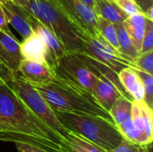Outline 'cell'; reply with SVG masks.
I'll return each instance as SVG.
<instances>
[{"instance_id":"cell-1","label":"cell","mask_w":153,"mask_h":152,"mask_svg":"<svg viewBox=\"0 0 153 152\" xmlns=\"http://www.w3.org/2000/svg\"><path fill=\"white\" fill-rule=\"evenodd\" d=\"M62 137L39 118L9 84L0 85V142L61 152Z\"/></svg>"},{"instance_id":"cell-2","label":"cell","mask_w":153,"mask_h":152,"mask_svg":"<svg viewBox=\"0 0 153 152\" xmlns=\"http://www.w3.org/2000/svg\"><path fill=\"white\" fill-rule=\"evenodd\" d=\"M31 85L54 111L97 116L113 122L109 113L98 103L92 94L65 79L55 75L50 82Z\"/></svg>"},{"instance_id":"cell-3","label":"cell","mask_w":153,"mask_h":152,"mask_svg":"<svg viewBox=\"0 0 153 152\" xmlns=\"http://www.w3.org/2000/svg\"><path fill=\"white\" fill-rule=\"evenodd\" d=\"M13 2L47 26L57 37L66 52H83L81 33L69 22L56 0H13Z\"/></svg>"},{"instance_id":"cell-4","label":"cell","mask_w":153,"mask_h":152,"mask_svg":"<svg viewBox=\"0 0 153 152\" xmlns=\"http://www.w3.org/2000/svg\"><path fill=\"white\" fill-rule=\"evenodd\" d=\"M54 112L68 131L85 138L106 151L116 148L124 140L114 122L101 116L62 111Z\"/></svg>"},{"instance_id":"cell-5","label":"cell","mask_w":153,"mask_h":152,"mask_svg":"<svg viewBox=\"0 0 153 152\" xmlns=\"http://www.w3.org/2000/svg\"><path fill=\"white\" fill-rule=\"evenodd\" d=\"M55 75L65 79L93 95L99 76L88 56L78 52H65L52 68Z\"/></svg>"},{"instance_id":"cell-6","label":"cell","mask_w":153,"mask_h":152,"mask_svg":"<svg viewBox=\"0 0 153 152\" xmlns=\"http://www.w3.org/2000/svg\"><path fill=\"white\" fill-rule=\"evenodd\" d=\"M9 86L25 103V105L45 124L53 129L62 139L68 133V130L61 124L46 99L29 82L19 76L13 80Z\"/></svg>"},{"instance_id":"cell-7","label":"cell","mask_w":153,"mask_h":152,"mask_svg":"<svg viewBox=\"0 0 153 152\" xmlns=\"http://www.w3.org/2000/svg\"><path fill=\"white\" fill-rule=\"evenodd\" d=\"M83 45L82 54L109 67L118 73L125 67H133V61L126 58L99 34L95 37L81 34Z\"/></svg>"},{"instance_id":"cell-8","label":"cell","mask_w":153,"mask_h":152,"mask_svg":"<svg viewBox=\"0 0 153 152\" xmlns=\"http://www.w3.org/2000/svg\"><path fill=\"white\" fill-rule=\"evenodd\" d=\"M73 26L81 34L99 35L98 16L93 9L81 0H56Z\"/></svg>"},{"instance_id":"cell-9","label":"cell","mask_w":153,"mask_h":152,"mask_svg":"<svg viewBox=\"0 0 153 152\" xmlns=\"http://www.w3.org/2000/svg\"><path fill=\"white\" fill-rule=\"evenodd\" d=\"M131 119L139 135L140 145H152L153 140V108L143 100H133Z\"/></svg>"},{"instance_id":"cell-10","label":"cell","mask_w":153,"mask_h":152,"mask_svg":"<svg viewBox=\"0 0 153 152\" xmlns=\"http://www.w3.org/2000/svg\"><path fill=\"white\" fill-rule=\"evenodd\" d=\"M33 31L39 35L46 44L48 49V65L52 69L56 62L66 52L65 47L57 37L42 22L29 14Z\"/></svg>"},{"instance_id":"cell-11","label":"cell","mask_w":153,"mask_h":152,"mask_svg":"<svg viewBox=\"0 0 153 152\" xmlns=\"http://www.w3.org/2000/svg\"><path fill=\"white\" fill-rule=\"evenodd\" d=\"M17 76L30 84H34L50 82L54 79L55 74L47 65L22 59L18 67Z\"/></svg>"},{"instance_id":"cell-12","label":"cell","mask_w":153,"mask_h":152,"mask_svg":"<svg viewBox=\"0 0 153 152\" xmlns=\"http://www.w3.org/2000/svg\"><path fill=\"white\" fill-rule=\"evenodd\" d=\"M20 44L12 32L0 30V59L16 74L22 60Z\"/></svg>"},{"instance_id":"cell-13","label":"cell","mask_w":153,"mask_h":152,"mask_svg":"<svg viewBox=\"0 0 153 152\" xmlns=\"http://www.w3.org/2000/svg\"><path fill=\"white\" fill-rule=\"evenodd\" d=\"M2 7L6 15L8 23H10L23 39L29 37L34 32L30 22L29 14L21 6L13 1H10L3 4Z\"/></svg>"},{"instance_id":"cell-14","label":"cell","mask_w":153,"mask_h":152,"mask_svg":"<svg viewBox=\"0 0 153 152\" xmlns=\"http://www.w3.org/2000/svg\"><path fill=\"white\" fill-rule=\"evenodd\" d=\"M20 50L22 59L48 65V49L45 42L37 33L33 32L23 39V41L20 44Z\"/></svg>"},{"instance_id":"cell-15","label":"cell","mask_w":153,"mask_h":152,"mask_svg":"<svg viewBox=\"0 0 153 152\" xmlns=\"http://www.w3.org/2000/svg\"><path fill=\"white\" fill-rule=\"evenodd\" d=\"M117 75L122 87L132 100H143V86L133 67L123 68Z\"/></svg>"},{"instance_id":"cell-16","label":"cell","mask_w":153,"mask_h":152,"mask_svg":"<svg viewBox=\"0 0 153 152\" xmlns=\"http://www.w3.org/2000/svg\"><path fill=\"white\" fill-rule=\"evenodd\" d=\"M146 21L143 13H138L130 16L124 21L123 25L126 30L134 47L138 52H140L143 35L145 32Z\"/></svg>"},{"instance_id":"cell-17","label":"cell","mask_w":153,"mask_h":152,"mask_svg":"<svg viewBox=\"0 0 153 152\" xmlns=\"http://www.w3.org/2000/svg\"><path fill=\"white\" fill-rule=\"evenodd\" d=\"M61 152H106V151L85 138L69 131L63 138Z\"/></svg>"},{"instance_id":"cell-18","label":"cell","mask_w":153,"mask_h":152,"mask_svg":"<svg viewBox=\"0 0 153 152\" xmlns=\"http://www.w3.org/2000/svg\"><path fill=\"white\" fill-rule=\"evenodd\" d=\"M93 11L96 15L101 17L113 24L123 23L127 15L111 0H95Z\"/></svg>"},{"instance_id":"cell-19","label":"cell","mask_w":153,"mask_h":152,"mask_svg":"<svg viewBox=\"0 0 153 152\" xmlns=\"http://www.w3.org/2000/svg\"><path fill=\"white\" fill-rule=\"evenodd\" d=\"M132 102L133 100L127 97L121 96L113 103L109 108L108 113L117 126L131 117Z\"/></svg>"},{"instance_id":"cell-20","label":"cell","mask_w":153,"mask_h":152,"mask_svg":"<svg viewBox=\"0 0 153 152\" xmlns=\"http://www.w3.org/2000/svg\"><path fill=\"white\" fill-rule=\"evenodd\" d=\"M117 35V40H118V46H119V53H121L123 56H125L129 60L133 61L139 55V52L134 47L126 30L125 29L123 23L115 24Z\"/></svg>"},{"instance_id":"cell-21","label":"cell","mask_w":153,"mask_h":152,"mask_svg":"<svg viewBox=\"0 0 153 152\" xmlns=\"http://www.w3.org/2000/svg\"><path fill=\"white\" fill-rule=\"evenodd\" d=\"M98 31L104 40L118 51L119 46L115 24L98 16Z\"/></svg>"},{"instance_id":"cell-22","label":"cell","mask_w":153,"mask_h":152,"mask_svg":"<svg viewBox=\"0 0 153 152\" xmlns=\"http://www.w3.org/2000/svg\"><path fill=\"white\" fill-rule=\"evenodd\" d=\"M137 75L142 81L143 90H144V97L143 101L150 107L153 108V76L152 74L147 73L145 72L134 69Z\"/></svg>"},{"instance_id":"cell-23","label":"cell","mask_w":153,"mask_h":152,"mask_svg":"<svg viewBox=\"0 0 153 152\" xmlns=\"http://www.w3.org/2000/svg\"><path fill=\"white\" fill-rule=\"evenodd\" d=\"M133 68L145 72L147 73H153V49L147 52L140 53L133 62Z\"/></svg>"},{"instance_id":"cell-24","label":"cell","mask_w":153,"mask_h":152,"mask_svg":"<svg viewBox=\"0 0 153 152\" xmlns=\"http://www.w3.org/2000/svg\"><path fill=\"white\" fill-rule=\"evenodd\" d=\"M106 152H151V145H140L124 139L116 148Z\"/></svg>"},{"instance_id":"cell-25","label":"cell","mask_w":153,"mask_h":152,"mask_svg":"<svg viewBox=\"0 0 153 152\" xmlns=\"http://www.w3.org/2000/svg\"><path fill=\"white\" fill-rule=\"evenodd\" d=\"M153 49V22L152 21H146V27L145 32L143 35L142 47L140 49V53L147 52L149 50Z\"/></svg>"},{"instance_id":"cell-26","label":"cell","mask_w":153,"mask_h":152,"mask_svg":"<svg viewBox=\"0 0 153 152\" xmlns=\"http://www.w3.org/2000/svg\"><path fill=\"white\" fill-rule=\"evenodd\" d=\"M114 2L127 16L143 13L140 6L134 0H114Z\"/></svg>"},{"instance_id":"cell-27","label":"cell","mask_w":153,"mask_h":152,"mask_svg":"<svg viewBox=\"0 0 153 152\" xmlns=\"http://www.w3.org/2000/svg\"><path fill=\"white\" fill-rule=\"evenodd\" d=\"M16 77H17V74L15 73H13L0 59V85L1 84H9Z\"/></svg>"},{"instance_id":"cell-28","label":"cell","mask_w":153,"mask_h":152,"mask_svg":"<svg viewBox=\"0 0 153 152\" xmlns=\"http://www.w3.org/2000/svg\"><path fill=\"white\" fill-rule=\"evenodd\" d=\"M16 146V149L18 152H49L48 151H45L43 149H40L39 147L27 144V143H14Z\"/></svg>"},{"instance_id":"cell-29","label":"cell","mask_w":153,"mask_h":152,"mask_svg":"<svg viewBox=\"0 0 153 152\" xmlns=\"http://www.w3.org/2000/svg\"><path fill=\"white\" fill-rule=\"evenodd\" d=\"M8 21L6 18V15L4 13V11L2 7V4H0V30L3 31H6V32H11V30H9V26H8Z\"/></svg>"},{"instance_id":"cell-30","label":"cell","mask_w":153,"mask_h":152,"mask_svg":"<svg viewBox=\"0 0 153 152\" xmlns=\"http://www.w3.org/2000/svg\"><path fill=\"white\" fill-rule=\"evenodd\" d=\"M140 6L143 13H144L148 8L153 6V0H134Z\"/></svg>"},{"instance_id":"cell-31","label":"cell","mask_w":153,"mask_h":152,"mask_svg":"<svg viewBox=\"0 0 153 152\" xmlns=\"http://www.w3.org/2000/svg\"><path fill=\"white\" fill-rule=\"evenodd\" d=\"M153 6L152 7H150V8H148L144 13H143V14H144V16H145V18L147 19V20H149V21H152L153 22Z\"/></svg>"},{"instance_id":"cell-32","label":"cell","mask_w":153,"mask_h":152,"mask_svg":"<svg viewBox=\"0 0 153 152\" xmlns=\"http://www.w3.org/2000/svg\"><path fill=\"white\" fill-rule=\"evenodd\" d=\"M82 2H83L84 4H88L89 6H91V8H93V5H94V3H95V0H81Z\"/></svg>"},{"instance_id":"cell-33","label":"cell","mask_w":153,"mask_h":152,"mask_svg":"<svg viewBox=\"0 0 153 152\" xmlns=\"http://www.w3.org/2000/svg\"><path fill=\"white\" fill-rule=\"evenodd\" d=\"M10 1H13V0H0V4H5V3H8Z\"/></svg>"},{"instance_id":"cell-34","label":"cell","mask_w":153,"mask_h":152,"mask_svg":"<svg viewBox=\"0 0 153 152\" xmlns=\"http://www.w3.org/2000/svg\"><path fill=\"white\" fill-rule=\"evenodd\" d=\"M111 1H114V0H111Z\"/></svg>"}]
</instances>
